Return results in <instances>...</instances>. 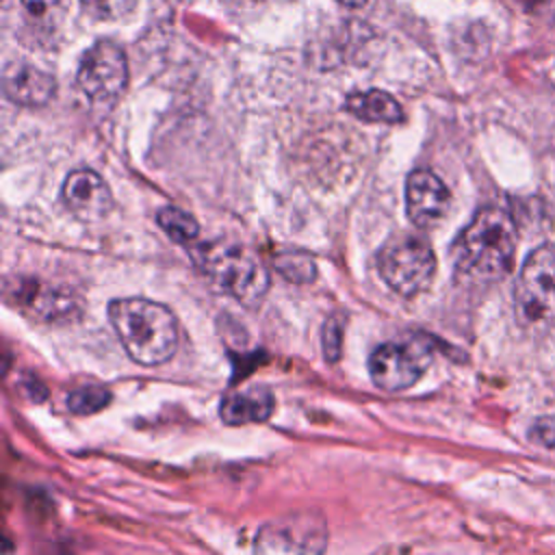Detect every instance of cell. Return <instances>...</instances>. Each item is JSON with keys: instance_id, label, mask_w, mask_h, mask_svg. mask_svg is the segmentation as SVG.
Returning a JSON list of instances; mask_svg holds the SVG:
<instances>
[{"instance_id": "obj_18", "label": "cell", "mask_w": 555, "mask_h": 555, "mask_svg": "<svg viewBox=\"0 0 555 555\" xmlns=\"http://www.w3.org/2000/svg\"><path fill=\"white\" fill-rule=\"evenodd\" d=\"M275 267L284 278L293 282H310L317 275L314 262L306 254H284L275 258Z\"/></svg>"}, {"instance_id": "obj_19", "label": "cell", "mask_w": 555, "mask_h": 555, "mask_svg": "<svg viewBox=\"0 0 555 555\" xmlns=\"http://www.w3.org/2000/svg\"><path fill=\"white\" fill-rule=\"evenodd\" d=\"M529 440L544 449H555V414L538 416L529 427Z\"/></svg>"}, {"instance_id": "obj_7", "label": "cell", "mask_w": 555, "mask_h": 555, "mask_svg": "<svg viewBox=\"0 0 555 555\" xmlns=\"http://www.w3.org/2000/svg\"><path fill=\"white\" fill-rule=\"evenodd\" d=\"M327 525L317 512H291L264 522L256 533V555H323Z\"/></svg>"}, {"instance_id": "obj_23", "label": "cell", "mask_w": 555, "mask_h": 555, "mask_svg": "<svg viewBox=\"0 0 555 555\" xmlns=\"http://www.w3.org/2000/svg\"><path fill=\"white\" fill-rule=\"evenodd\" d=\"M338 2L345 4V7H351V9H358V7L366 4V0H338Z\"/></svg>"}, {"instance_id": "obj_20", "label": "cell", "mask_w": 555, "mask_h": 555, "mask_svg": "<svg viewBox=\"0 0 555 555\" xmlns=\"http://www.w3.org/2000/svg\"><path fill=\"white\" fill-rule=\"evenodd\" d=\"M343 347V323L338 319H327L323 325V353L330 362L340 358Z\"/></svg>"}, {"instance_id": "obj_17", "label": "cell", "mask_w": 555, "mask_h": 555, "mask_svg": "<svg viewBox=\"0 0 555 555\" xmlns=\"http://www.w3.org/2000/svg\"><path fill=\"white\" fill-rule=\"evenodd\" d=\"M82 11L100 22H115L130 15L137 7V0H80Z\"/></svg>"}, {"instance_id": "obj_12", "label": "cell", "mask_w": 555, "mask_h": 555, "mask_svg": "<svg viewBox=\"0 0 555 555\" xmlns=\"http://www.w3.org/2000/svg\"><path fill=\"white\" fill-rule=\"evenodd\" d=\"M273 392L267 386H247L232 390L221 399L219 416L228 425L262 423L273 414Z\"/></svg>"}, {"instance_id": "obj_4", "label": "cell", "mask_w": 555, "mask_h": 555, "mask_svg": "<svg viewBox=\"0 0 555 555\" xmlns=\"http://www.w3.org/2000/svg\"><path fill=\"white\" fill-rule=\"evenodd\" d=\"M377 269L382 280L395 293L414 297L431 284L436 275V256L423 236L401 232L382 245L377 254Z\"/></svg>"}, {"instance_id": "obj_10", "label": "cell", "mask_w": 555, "mask_h": 555, "mask_svg": "<svg viewBox=\"0 0 555 555\" xmlns=\"http://www.w3.org/2000/svg\"><path fill=\"white\" fill-rule=\"evenodd\" d=\"M63 202L82 221H98L113 208L106 182L91 169H76L63 182Z\"/></svg>"}, {"instance_id": "obj_21", "label": "cell", "mask_w": 555, "mask_h": 555, "mask_svg": "<svg viewBox=\"0 0 555 555\" xmlns=\"http://www.w3.org/2000/svg\"><path fill=\"white\" fill-rule=\"evenodd\" d=\"M59 2H61V0H22V4L26 7V11L33 13V15H43V13H48L50 9H54Z\"/></svg>"}, {"instance_id": "obj_1", "label": "cell", "mask_w": 555, "mask_h": 555, "mask_svg": "<svg viewBox=\"0 0 555 555\" xmlns=\"http://www.w3.org/2000/svg\"><path fill=\"white\" fill-rule=\"evenodd\" d=\"M455 275L470 284H494L509 275L516 256V228L499 206L475 212L451 249Z\"/></svg>"}, {"instance_id": "obj_13", "label": "cell", "mask_w": 555, "mask_h": 555, "mask_svg": "<svg viewBox=\"0 0 555 555\" xmlns=\"http://www.w3.org/2000/svg\"><path fill=\"white\" fill-rule=\"evenodd\" d=\"M345 108L349 113H353L356 117L364 119V121H384V124H397L403 119V108L399 106V102L379 89H371L364 93H351L345 100Z\"/></svg>"}, {"instance_id": "obj_16", "label": "cell", "mask_w": 555, "mask_h": 555, "mask_svg": "<svg viewBox=\"0 0 555 555\" xmlns=\"http://www.w3.org/2000/svg\"><path fill=\"white\" fill-rule=\"evenodd\" d=\"M111 403V390L104 386H80L67 395V408L74 414H95Z\"/></svg>"}, {"instance_id": "obj_5", "label": "cell", "mask_w": 555, "mask_h": 555, "mask_svg": "<svg viewBox=\"0 0 555 555\" xmlns=\"http://www.w3.org/2000/svg\"><path fill=\"white\" fill-rule=\"evenodd\" d=\"M516 312L531 325H555V245L535 247L514 286Z\"/></svg>"}, {"instance_id": "obj_6", "label": "cell", "mask_w": 555, "mask_h": 555, "mask_svg": "<svg viewBox=\"0 0 555 555\" xmlns=\"http://www.w3.org/2000/svg\"><path fill=\"white\" fill-rule=\"evenodd\" d=\"M434 345L425 336H408L388 340L373 349L369 358V373L377 388L386 392H401L414 386L425 369L431 364Z\"/></svg>"}, {"instance_id": "obj_2", "label": "cell", "mask_w": 555, "mask_h": 555, "mask_svg": "<svg viewBox=\"0 0 555 555\" xmlns=\"http://www.w3.org/2000/svg\"><path fill=\"white\" fill-rule=\"evenodd\" d=\"M108 319L126 353L143 366L167 362L178 347L176 319L163 304L143 297L113 299Z\"/></svg>"}, {"instance_id": "obj_8", "label": "cell", "mask_w": 555, "mask_h": 555, "mask_svg": "<svg viewBox=\"0 0 555 555\" xmlns=\"http://www.w3.org/2000/svg\"><path fill=\"white\" fill-rule=\"evenodd\" d=\"M76 82L93 104H115L128 85L124 50L113 41L93 43L78 65Z\"/></svg>"}, {"instance_id": "obj_22", "label": "cell", "mask_w": 555, "mask_h": 555, "mask_svg": "<svg viewBox=\"0 0 555 555\" xmlns=\"http://www.w3.org/2000/svg\"><path fill=\"white\" fill-rule=\"evenodd\" d=\"M267 0H223V4L236 13H247L254 9H260V4H264Z\"/></svg>"}, {"instance_id": "obj_3", "label": "cell", "mask_w": 555, "mask_h": 555, "mask_svg": "<svg viewBox=\"0 0 555 555\" xmlns=\"http://www.w3.org/2000/svg\"><path fill=\"white\" fill-rule=\"evenodd\" d=\"M195 264L208 280L245 306H258L269 291V273L247 247L230 241H212L193 249Z\"/></svg>"}, {"instance_id": "obj_9", "label": "cell", "mask_w": 555, "mask_h": 555, "mask_svg": "<svg viewBox=\"0 0 555 555\" xmlns=\"http://www.w3.org/2000/svg\"><path fill=\"white\" fill-rule=\"evenodd\" d=\"M451 206V193L429 169H414L405 182V210L414 225H438Z\"/></svg>"}, {"instance_id": "obj_15", "label": "cell", "mask_w": 555, "mask_h": 555, "mask_svg": "<svg viewBox=\"0 0 555 555\" xmlns=\"http://www.w3.org/2000/svg\"><path fill=\"white\" fill-rule=\"evenodd\" d=\"M156 221L163 228V232L180 245H186V243L195 241L197 234H199L197 221L189 212H184L182 208H176V206L160 208L158 215H156Z\"/></svg>"}, {"instance_id": "obj_14", "label": "cell", "mask_w": 555, "mask_h": 555, "mask_svg": "<svg viewBox=\"0 0 555 555\" xmlns=\"http://www.w3.org/2000/svg\"><path fill=\"white\" fill-rule=\"evenodd\" d=\"M15 293H20V297L15 295V299L20 301V306H26L33 310L35 317H43V319H63L72 314V308L76 306L72 301V297H63L56 291H50L41 284H30V286H20L15 288Z\"/></svg>"}, {"instance_id": "obj_11", "label": "cell", "mask_w": 555, "mask_h": 555, "mask_svg": "<svg viewBox=\"0 0 555 555\" xmlns=\"http://www.w3.org/2000/svg\"><path fill=\"white\" fill-rule=\"evenodd\" d=\"M4 95L22 106H43L56 91L52 74L26 61H11L2 69Z\"/></svg>"}]
</instances>
